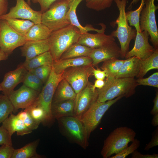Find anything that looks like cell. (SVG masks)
Masks as SVG:
<instances>
[{
	"mask_svg": "<svg viewBox=\"0 0 158 158\" xmlns=\"http://www.w3.org/2000/svg\"><path fill=\"white\" fill-rule=\"evenodd\" d=\"M104 86L97 89L98 96L97 101L105 102L118 97L126 98L133 95L138 86L134 78H106Z\"/></svg>",
	"mask_w": 158,
	"mask_h": 158,
	"instance_id": "obj_1",
	"label": "cell"
},
{
	"mask_svg": "<svg viewBox=\"0 0 158 158\" xmlns=\"http://www.w3.org/2000/svg\"><path fill=\"white\" fill-rule=\"evenodd\" d=\"M119 12V15L116 20L110 23L112 26L117 25L116 30L113 31L111 35L117 37L120 43L121 56L125 57L129 51L131 41L135 38L136 31L129 25L126 16V8L128 0H114Z\"/></svg>",
	"mask_w": 158,
	"mask_h": 158,
	"instance_id": "obj_2",
	"label": "cell"
},
{
	"mask_svg": "<svg viewBox=\"0 0 158 158\" xmlns=\"http://www.w3.org/2000/svg\"><path fill=\"white\" fill-rule=\"evenodd\" d=\"M81 34L79 30L71 24L52 31L48 40L50 46L49 51L54 62L59 60L67 49L77 42Z\"/></svg>",
	"mask_w": 158,
	"mask_h": 158,
	"instance_id": "obj_3",
	"label": "cell"
},
{
	"mask_svg": "<svg viewBox=\"0 0 158 158\" xmlns=\"http://www.w3.org/2000/svg\"><path fill=\"white\" fill-rule=\"evenodd\" d=\"M136 135L133 130L127 127L116 128L104 140L101 155L103 158H109L112 155L120 152L135 139Z\"/></svg>",
	"mask_w": 158,
	"mask_h": 158,
	"instance_id": "obj_4",
	"label": "cell"
},
{
	"mask_svg": "<svg viewBox=\"0 0 158 158\" xmlns=\"http://www.w3.org/2000/svg\"><path fill=\"white\" fill-rule=\"evenodd\" d=\"M71 0H58L42 14L41 22L52 31L71 24L67 18L69 5Z\"/></svg>",
	"mask_w": 158,
	"mask_h": 158,
	"instance_id": "obj_5",
	"label": "cell"
},
{
	"mask_svg": "<svg viewBox=\"0 0 158 158\" xmlns=\"http://www.w3.org/2000/svg\"><path fill=\"white\" fill-rule=\"evenodd\" d=\"M58 121L60 128L65 135L84 149L88 146L89 137L81 121L73 116L59 118Z\"/></svg>",
	"mask_w": 158,
	"mask_h": 158,
	"instance_id": "obj_6",
	"label": "cell"
},
{
	"mask_svg": "<svg viewBox=\"0 0 158 158\" xmlns=\"http://www.w3.org/2000/svg\"><path fill=\"white\" fill-rule=\"evenodd\" d=\"M63 72L60 74L56 73L52 66L49 77L35 102L45 111L47 115L46 125H50L54 119L51 110L52 100L59 83L63 78Z\"/></svg>",
	"mask_w": 158,
	"mask_h": 158,
	"instance_id": "obj_7",
	"label": "cell"
},
{
	"mask_svg": "<svg viewBox=\"0 0 158 158\" xmlns=\"http://www.w3.org/2000/svg\"><path fill=\"white\" fill-rule=\"evenodd\" d=\"M155 0H145V5L140 17V25L141 31L148 33L150 40L156 49L158 48V29L155 12L158 6L155 4Z\"/></svg>",
	"mask_w": 158,
	"mask_h": 158,
	"instance_id": "obj_8",
	"label": "cell"
},
{
	"mask_svg": "<svg viewBox=\"0 0 158 158\" xmlns=\"http://www.w3.org/2000/svg\"><path fill=\"white\" fill-rule=\"evenodd\" d=\"M123 97H118L111 100L102 102H94L79 119L85 126L89 137L96 129L103 116L113 104Z\"/></svg>",
	"mask_w": 158,
	"mask_h": 158,
	"instance_id": "obj_9",
	"label": "cell"
},
{
	"mask_svg": "<svg viewBox=\"0 0 158 158\" xmlns=\"http://www.w3.org/2000/svg\"><path fill=\"white\" fill-rule=\"evenodd\" d=\"M28 41L25 36L14 30L4 20L0 19V47L9 55Z\"/></svg>",
	"mask_w": 158,
	"mask_h": 158,
	"instance_id": "obj_10",
	"label": "cell"
},
{
	"mask_svg": "<svg viewBox=\"0 0 158 158\" xmlns=\"http://www.w3.org/2000/svg\"><path fill=\"white\" fill-rule=\"evenodd\" d=\"M92 65L68 68L63 75L74 90L76 97L89 82V78L92 75Z\"/></svg>",
	"mask_w": 158,
	"mask_h": 158,
	"instance_id": "obj_11",
	"label": "cell"
},
{
	"mask_svg": "<svg viewBox=\"0 0 158 158\" xmlns=\"http://www.w3.org/2000/svg\"><path fill=\"white\" fill-rule=\"evenodd\" d=\"M42 14L40 11L32 9L24 0H16V6L11 8L8 13L1 16L0 19L20 18L29 20L37 24L41 23Z\"/></svg>",
	"mask_w": 158,
	"mask_h": 158,
	"instance_id": "obj_12",
	"label": "cell"
},
{
	"mask_svg": "<svg viewBox=\"0 0 158 158\" xmlns=\"http://www.w3.org/2000/svg\"><path fill=\"white\" fill-rule=\"evenodd\" d=\"M40 93L24 85L18 89L13 90L8 96L13 106V112L20 109H25L33 104Z\"/></svg>",
	"mask_w": 158,
	"mask_h": 158,
	"instance_id": "obj_13",
	"label": "cell"
},
{
	"mask_svg": "<svg viewBox=\"0 0 158 158\" xmlns=\"http://www.w3.org/2000/svg\"><path fill=\"white\" fill-rule=\"evenodd\" d=\"M92 85L89 82L75 98L74 116L78 119L97 101V89L94 90Z\"/></svg>",
	"mask_w": 158,
	"mask_h": 158,
	"instance_id": "obj_14",
	"label": "cell"
},
{
	"mask_svg": "<svg viewBox=\"0 0 158 158\" xmlns=\"http://www.w3.org/2000/svg\"><path fill=\"white\" fill-rule=\"evenodd\" d=\"M149 36L146 31H136L134 46L127 52L125 58L127 59L136 56L140 59H144L151 55L155 49L150 44Z\"/></svg>",
	"mask_w": 158,
	"mask_h": 158,
	"instance_id": "obj_15",
	"label": "cell"
},
{
	"mask_svg": "<svg viewBox=\"0 0 158 158\" xmlns=\"http://www.w3.org/2000/svg\"><path fill=\"white\" fill-rule=\"evenodd\" d=\"M105 31L93 34L88 32L81 34L77 43L92 49L108 46L116 42L111 35L105 34Z\"/></svg>",
	"mask_w": 158,
	"mask_h": 158,
	"instance_id": "obj_16",
	"label": "cell"
},
{
	"mask_svg": "<svg viewBox=\"0 0 158 158\" xmlns=\"http://www.w3.org/2000/svg\"><path fill=\"white\" fill-rule=\"evenodd\" d=\"M28 71L22 64L14 70L7 73L0 83L3 94L8 96L18 85L23 83Z\"/></svg>",
	"mask_w": 158,
	"mask_h": 158,
	"instance_id": "obj_17",
	"label": "cell"
},
{
	"mask_svg": "<svg viewBox=\"0 0 158 158\" xmlns=\"http://www.w3.org/2000/svg\"><path fill=\"white\" fill-rule=\"evenodd\" d=\"M121 56L120 48L116 42L108 46L93 49L88 56L92 61V66H96L100 63Z\"/></svg>",
	"mask_w": 158,
	"mask_h": 158,
	"instance_id": "obj_18",
	"label": "cell"
},
{
	"mask_svg": "<svg viewBox=\"0 0 158 158\" xmlns=\"http://www.w3.org/2000/svg\"><path fill=\"white\" fill-rule=\"evenodd\" d=\"M84 0H71L69 5V9L67 14V18L70 24L77 28L81 34H84L91 31L97 32L105 31L106 28L104 24L101 23L99 24L101 26V29L95 28L91 25H87L83 26L80 23L76 13V10L78 5ZM86 1L88 0H85Z\"/></svg>",
	"mask_w": 158,
	"mask_h": 158,
	"instance_id": "obj_19",
	"label": "cell"
},
{
	"mask_svg": "<svg viewBox=\"0 0 158 158\" xmlns=\"http://www.w3.org/2000/svg\"><path fill=\"white\" fill-rule=\"evenodd\" d=\"M20 48L21 55L25 60L30 59L49 51L50 45L48 39L40 40H28Z\"/></svg>",
	"mask_w": 158,
	"mask_h": 158,
	"instance_id": "obj_20",
	"label": "cell"
},
{
	"mask_svg": "<svg viewBox=\"0 0 158 158\" xmlns=\"http://www.w3.org/2000/svg\"><path fill=\"white\" fill-rule=\"evenodd\" d=\"M92 62L89 57L83 56L59 59L54 61L52 66L55 72L58 74L68 68L92 65Z\"/></svg>",
	"mask_w": 158,
	"mask_h": 158,
	"instance_id": "obj_21",
	"label": "cell"
},
{
	"mask_svg": "<svg viewBox=\"0 0 158 158\" xmlns=\"http://www.w3.org/2000/svg\"><path fill=\"white\" fill-rule=\"evenodd\" d=\"M140 59L133 56L125 60L116 78L136 77L140 71Z\"/></svg>",
	"mask_w": 158,
	"mask_h": 158,
	"instance_id": "obj_22",
	"label": "cell"
},
{
	"mask_svg": "<svg viewBox=\"0 0 158 158\" xmlns=\"http://www.w3.org/2000/svg\"><path fill=\"white\" fill-rule=\"evenodd\" d=\"M2 126L12 136L15 132L18 135L23 136L32 131L25 126L23 121L17 115L12 113L2 123Z\"/></svg>",
	"mask_w": 158,
	"mask_h": 158,
	"instance_id": "obj_23",
	"label": "cell"
},
{
	"mask_svg": "<svg viewBox=\"0 0 158 158\" xmlns=\"http://www.w3.org/2000/svg\"><path fill=\"white\" fill-rule=\"evenodd\" d=\"M75 100L69 99L52 103L51 113L54 119L65 116H73L74 114Z\"/></svg>",
	"mask_w": 158,
	"mask_h": 158,
	"instance_id": "obj_24",
	"label": "cell"
},
{
	"mask_svg": "<svg viewBox=\"0 0 158 158\" xmlns=\"http://www.w3.org/2000/svg\"><path fill=\"white\" fill-rule=\"evenodd\" d=\"M76 94L72 87L64 78L59 83L55 91L52 103L64 100H75Z\"/></svg>",
	"mask_w": 158,
	"mask_h": 158,
	"instance_id": "obj_25",
	"label": "cell"
},
{
	"mask_svg": "<svg viewBox=\"0 0 158 158\" xmlns=\"http://www.w3.org/2000/svg\"><path fill=\"white\" fill-rule=\"evenodd\" d=\"M54 62L52 56L49 51L30 59L25 60L22 64L29 71L44 65L52 66Z\"/></svg>",
	"mask_w": 158,
	"mask_h": 158,
	"instance_id": "obj_26",
	"label": "cell"
},
{
	"mask_svg": "<svg viewBox=\"0 0 158 158\" xmlns=\"http://www.w3.org/2000/svg\"><path fill=\"white\" fill-rule=\"evenodd\" d=\"M52 31L42 23L35 24L25 36L27 40H40L47 39Z\"/></svg>",
	"mask_w": 158,
	"mask_h": 158,
	"instance_id": "obj_27",
	"label": "cell"
},
{
	"mask_svg": "<svg viewBox=\"0 0 158 158\" xmlns=\"http://www.w3.org/2000/svg\"><path fill=\"white\" fill-rule=\"evenodd\" d=\"M39 140L29 143L24 147L14 149L11 158H40L41 156L36 152Z\"/></svg>",
	"mask_w": 158,
	"mask_h": 158,
	"instance_id": "obj_28",
	"label": "cell"
},
{
	"mask_svg": "<svg viewBox=\"0 0 158 158\" xmlns=\"http://www.w3.org/2000/svg\"><path fill=\"white\" fill-rule=\"evenodd\" d=\"M158 69V48L150 56L140 59V67L138 78H142L150 71Z\"/></svg>",
	"mask_w": 158,
	"mask_h": 158,
	"instance_id": "obj_29",
	"label": "cell"
},
{
	"mask_svg": "<svg viewBox=\"0 0 158 158\" xmlns=\"http://www.w3.org/2000/svg\"><path fill=\"white\" fill-rule=\"evenodd\" d=\"M93 49L77 43L71 45L62 55L59 59L88 56Z\"/></svg>",
	"mask_w": 158,
	"mask_h": 158,
	"instance_id": "obj_30",
	"label": "cell"
},
{
	"mask_svg": "<svg viewBox=\"0 0 158 158\" xmlns=\"http://www.w3.org/2000/svg\"><path fill=\"white\" fill-rule=\"evenodd\" d=\"M124 60L113 58L103 62L101 68L105 71L106 77H115L118 74Z\"/></svg>",
	"mask_w": 158,
	"mask_h": 158,
	"instance_id": "obj_31",
	"label": "cell"
},
{
	"mask_svg": "<svg viewBox=\"0 0 158 158\" xmlns=\"http://www.w3.org/2000/svg\"><path fill=\"white\" fill-rule=\"evenodd\" d=\"M5 20L16 31L25 36L31 27L35 24L32 21L28 20L11 18Z\"/></svg>",
	"mask_w": 158,
	"mask_h": 158,
	"instance_id": "obj_32",
	"label": "cell"
},
{
	"mask_svg": "<svg viewBox=\"0 0 158 158\" xmlns=\"http://www.w3.org/2000/svg\"><path fill=\"white\" fill-rule=\"evenodd\" d=\"M36 121L46 125L47 115L44 109L35 102L25 109Z\"/></svg>",
	"mask_w": 158,
	"mask_h": 158,
	"instance_id": "obj_33",
	"label": "cell"
},
{
	"mask_svg": "<svg viewBox=\"0 0 158 158\" xmlns=\"http://www.w3.org/2000/svg\"><path fill=\"white\" fill-rule=\"evenodd\" d=\"M144 5L145 0H141L140 4L137 9L126 12V19L129 25L134 27L137 31H141L140 25V17Z\"/></svg>",
	"mask_w": 158,
	"mask_h": 158,
	"instance_id": "obj_34",
	"label": "cell"
},
{
	"mask_svg": "<svg viewBox=\"0 0 158 158\" xmlns=\"http://www.w3.org/2000/svg\"><path fill=\"white\" fill-rule=\"evenodd\" d=\"M13 106L8 97L0 95V124L13 112Z\"/></svg>",
	"mask_w": 158,
	"mask_h": 158,
	"instance_id": "obj_35",
	"label": "cell"
},
{
	"mask_svg": "<svg viewBox=\"0 0 158 158\" xmlns=\"http://www.w3.org/2000/svg\"><path fill=\"white\" fill-rule=\"evenodd\" d=\"M23 83L27 87L40 92L43 87L42 81L31 71H28Z\"/></svg>",
	"mask_w": 158,
	"mask_h": 158,
	"instance_id": "obj_36",
	"label": "cell"
},
{
	"mask_svg": "<svg viewBox=\"0 0 158 158\" xmlns=\"http://www.w3.org/2000/svg\"><path fill=\"white\" fill-rule=\"evenodd\" d=\"M114 0H88L86 6L89 8L100 11L109 8Z\"/></svg>",
	"mask_w": 158,
	"mask_h": 158,
	"instance_id": "obj_37",
	"label": "cell"
},
{
	"mask_svg": "<svg viewBox=\"0 0 158 158\" xmlns=\"http://www.w3.org/2000/svg\"><path fill=\"white\" fill-rule=\"evenodd\" d=\"M17 115L23 121L25 126L32 130L37 129L40 124L35 121L30 114L25 110L21 111Z\"/></svg>",
	"mask_w": 158,
	"mask_h": 158,
	"instance_id": "obj_38",
	"label": "cell"
},
{
	"mask_svg": "<svg viewBox=\"0 0 158 158\" xmlns=\"http://www.w3.org/2000/svg\"><path fill=\"white\" fill-rule=\"evenodd\" d=\"M140 145V143L139 140L137 139H135L129 146H128L120 152L114 156L110 157L109 158H125L136 150Z\"/></svg>",
	"mask_w": 158,
	"mask_h": 158,
	"instance_id": "obj_39",
	"label": "cell"
},
{
	"mask_svg": "<svg viewBox=\"0 0 158 158\" xmlns=\"http://www.w3.org/2000/svg\"><path fill=\"white\" fill-rule=\"evenodd\" d=\"M52 66L44 65L30 71L37 75L42 81L45 83L51 73Z\"/></svg>",
	"mask_w": 158,
	"mask_h": 158,
	"instance_id": "obj_40",
	"label": "cell"
},
{
	"mask_svg": "<svg viewBox=\"0 0 158 158\" xmlns=\"http://www.w3.org/2000/svg\"><path fill=\"white\" fill-rule=\"evenodd\" d=\"M138 85L149 86L158 88V72L152 74L146 78H138L136 80Z\"/></svg>",
	"mask_w": 158,
	"mask_h": 158,
	"instance_id": "obj_41",
	"label": "cell"
},
{
	"mask_svg": "<svg viewBox=\"0 0 158 158\" xmlns=\"http://www.w3.org/2000/svg\"><path fill=\"white\" fill-rule=\"evenodd\" d=\"M11 136L3 126L1 125L0 126V145L6 144L13 145Z\"/></svg>",
	"mask_w": 158,
	"mask_h": 158,
	"instance_id": "obj_42",
	"label": "cell"
},
{
	"mask_svg": "<svg viewBox=\"0 0 158 158\" xmlns=\"http://www.w3.org/2000/svg\"><path fill=\"white\" fill-rule=\"evenodd\" d=\"M0 146V158H11L14 150L13 145L4 144Z\"/></svg>",
	"mask_w": 158,
	"mask_h": 158,
	"instance_id": "obj_43",
	"label": "cell"
},
{
	"mask_svg": "<svg viewBox=\"0 0 158 158\" xmlns=\"http://www.w3.org/2000/svg\"><path fill=\"white\" fill-rule=\"evenodd\" d=\"M58 0H31L34 3H38L40 6V11L42 13L47 11L51 6Z\"/></svg>",
	"mask_w": 158,
	"mask_h": 158,
	"instance_id": "obj_44",
	"label": "cell"
},
{
	"mask_svg": "<svg viewBox=\"0 0 158 158\" xmlns=\"http://www.w3.org/2000/svg\"><path fill=\"white\" fill-rule=\"evenodd\" d=\"M158 145V127L155 130L150 141L145 147L144 150H148Z\"/></svg>",
	"mask_w": 158,
	"mask_h": 158,
	"instance_id": "obj_45",
	"label": "cell"
},
{
	"mask_svg": "<svg viewBox=\"0 0 158 158\" xmlns=\"http://www.w3.org/2000/svg\"><path fill=\"white\" fill-rule=\"evenodd\" d=\"M132 158H158V154H143L135 150L132 153Z\"/></svg>",
	"mask_w": 158,
	"mask_h": 158,
	"instance_id": "obj_46",
	"label": "cell"
},
{
	"mask_svg": "<svg viewBox=\"0 0 158 158\" xmlns=\"http://www.w3.org/2000/svg\"><path fill=\"white\" fill-rule=\"evenodd\" d=\"M92 75L94 76L96 79L104 80L106 77L105 71L104 70H101L98 68H97V69L93 68Z\"/></svg>",
	"mask_w": 158,
	"mask_h": 158,
	"instance_id": "obj_47",
	"label": "cell"
},
{
	"mask_svg": "<svg viewBox=\"0 0 158 158\" xmlns=\"http://www.w3.org/2000/svg\"><path fill=\"white\" fill-rule=\"evenodd\" d=\"M8 5V0H0V17L7 13Z\"/></svg>",
	"mask_w": 158,
	"mask_h": 158,
	"instance_id": "obj_48",
	"label": "cell"
},
{
	"mask_svg": "<svg viewBox=\"0 0 158 158\" xmlns=\"http://www.w3.org/2000/svg\"><path fill=\"white\" fill-rule=\"evenodd\" d=\"M154 106L150 111L151 114L154 115L158 113V92H156L155 97L153 100Z\"/></svg>",
	"mask_w": 158,
	"mask_h": 158,
	"instance_id": "obj_49",
	"label": "cell"
},
{
	"mask_svg": "<svg viewBox=\"0 0 158 158\" xmlns=\"http://www.w3.org/2000/svg\"><path fill=\"white\" fill-rule=\"evenodd\" d=\"M105 80L102 79H96L95 81L94 85H92V87L94 90L96 88L100 89L102 88L105 85Z\"/></svg>",
	"mask_w": 158,
	"mask_h": 158,
	"instance_id": "obj_50",
	"label": "cell"
},
{
	"mask_svg": "<svg viewBox=\"0 0 158 158\" xmlns=\"http://www.w3.org/2000/svg\"><path fill=\"white\" fill-rule=\"evenodd\" d=\"M152 121V124L154 126H157L158 125V113L153 115Z\"/></svg>",
	"mask_w": 158,
	"mask_h": 158,
	"instance_id": "obj_51",
	"label": "cell"
},
{
	"mask_svg": "<svg viewBox=\"0 0 158 158\" xmlns=\"http://www.w3.org/2000/svg\"><path fill=\"white\" fill-rule=\"evenodd\" d=\"M8 55L4 52L0 47V61L5 60L8 58Z\"/></svg>",
	"mask_w": 158,
	"mask_h": 158,
	"instance_id": "obj_52",
	"label": "cell"
},
{
	"mask_svg": "<svg viewBox=\"0 0 158 158\" xmlns=\"http://www.w3.org/2000/svg\"><path fill=\"white\" fill-rule=\"evenodd\" d=\"M140 0H132L128 8V9H130L133 5L137 4Z\"/></svg>",
	"mask_w": 158,
	"mask_h": 158,
	"instance_id": "obj_53",
	"label": "cell"
},
{
	"mask_svg": "<svg viewBox=\"0 0 158 158\" xmlns=\"http://www.w3.org/2000/svg\"><path fill=\"white\" fill-rule=\"evenodd\" d=\"M30 1L31 0H27V3L29 5L30 4Z\"/></svg>",
	"mask_w": 158,
	"mask_h": 158,
	"instance_id": "obj_54",
	"label": "cell"
},
{
	"mask_svg": "<svg viewBox=\"0 0 158 158\" xmlns=\"http://www.w3.org/2000/svg\"><path fill=\"white\" fill-rule=\"evenodd\" d=\"M0 91H1V87L0 83Z\"/></svg>",
	"mask_w": 158,
	"mask_h": 158,
	"instance_id": "obj_55",
	"label": "cell"
}]
</instances>
